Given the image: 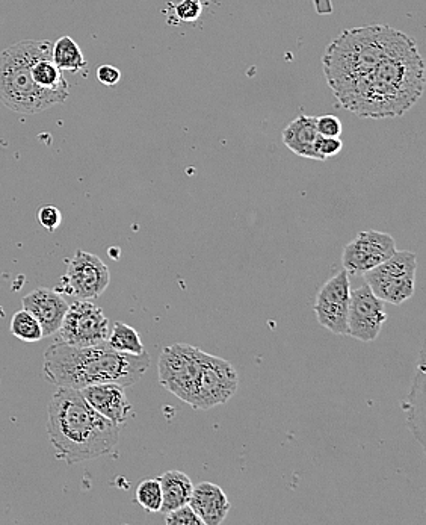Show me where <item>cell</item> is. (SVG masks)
I'll return each instance as SVG.
<instances>
[{"mask_svg":"<svg viewBox=\"0 0 426 525\" xmlns=\"http://www.w3.org/2000/svg\"><path fill=\"white\" fill-rule=\"evenodd\" d=\"M425 90V63L417 46L387 58L362 78L333 91L346 111L366 119L401 117Z\"/></svg>","mask_w":426,"mask_h":525,"instance_id":"6da1fadb","label":"cell"},{"mask_svg":"<svg viewBox=\"0 0 426 525\" xmlns=\"http://www.w3.org/2000/svg\"><path fill=\"white\" fill-rule=\"evenodd\" d=\"M46 429L56 457L68 465L106 456L120 439V426L94 411L79 389L62 386L50 400Z\"/></svg>","mask_w":426,"mask_h":525,"instance_id":"7a4b0ae2","label":"cell"},{"mask_svg":"<svg viewBox=\"0 0 426 525\" xmlns=\"http://www.w3.org/2000/svg\"><path fill=\"white\" fill-rule=\"evenodd\" d=\"M149 367V353L127 355L109 347L108 342L88 347L55 342L47 348L43 361L47 382L79 391L99 383L129 388L141 380Z\"/></svg>","mask_w":426,"mask_h":525,"instance_id":"3957f363","label":"cell"},{"mask_svg":"<svg viewBox=\"0 0 426 525\" xmlns=\"http://www.w3.org/2000/svg\"><path fill=\"white\" fill-rule=\"evenodd\" d=\"M417 46L413 38L386 25H369L340 32L325 49L322 66L331 91L362 78L387 58Z\"/></svg>","mask_w":426,"mask_h":525,"instance_id":"277c9868","label":"cell"},{"mask_svg":"<svg viewBox=\"0 0 426 525\" xmlns=\"http://www.w3.org/2000/svg\"><path fill=\"white\" fill-rule=\"evenodd\" d=\"M44 43L19 41L0 52V102L17 114H40L67 100L68 94L43 90L32 79V61Z\"/></svg>","mask_w":426,"mask_h":525,"instance_id":"5b68a950","label":"cell"},{"mask_svg":"<svg viewBox=\"0 0 426 525\" xmlns=\"http://www.w3.org/2000/svg\"><path fill=\"white\" fill-rule=\"evenodd\" d=\"M417 259L413 252H398L383 264L369 270L365 276L372 293L384 303L399 306L414 296Z\"/></svg>","mask_w":426,"mask_h":525,"instance_id":"8992f818","label":"cell"},{"mask_svg":"<svg viewBox=\"0 0 426 525\" xmlns=\"http://www.w3.org/2000/svg\"><path fill=\"white\" fill-rule=\"evenodd\" d=\"M201 356L200 348L177 342L162 348L159 358V383L191 407L200 376Z\"/></svg>","mask_w":426,"mask_h":525,"instance_id":"52a82bcc","label":"cell"},{"mask_svg":"<svg viewBox=\"0 0 426 525\" xmlns=\"http://www.w3.org/2000/svg\"><path fill=\"white\" fill-rule=\"evenodd\" d=\"M109 282L111 273L105 262L93 253L78 250L68 259L67 271L55 291L78 300H94L105 293Z\"/></svg>","mask_w":426,"mask_h":525,"instance_id":"ba28073f","label":"cell"},{"mask_svg":"<svg viewBox=\"0 0 426 525\" xmlns=\"http://www.w3.org/2000/svg\"><path fill=\"white\" fill-rule=\"evenodd\" d=\"M238 385V373L230 362L203 352L192 409L207 411L226 404L238 391Z\"/></svg>","mask_w":426,"mask_h":525,"instance_id":"9c48e42d","label":"cell"},{"mask_svg":"<svg viewBox=\"0 0 426 525\" xmlns=\"http://www.w3.org/2000/svg\"><path fill=\"white\" fill-rule=\"evenodd\" d=\"M109 330V320L99 306L90 300H78L68 305L58 332L61 342L88 347L106 342Z\"/></svg>","mask_w":426,"mask_h":525,"instance_id":"30bf717a","label":"cell"},{"mask_svg":"<svg viewBox=\"0 0 426 525\" xmlns=\"http://www.w3.org/2000/svg\"><path fill=\"white\" fill-rule=\"evenodd\" d=\"M351 280L348 271H339L318 291L315 303L316 320L334 335H348V312L351 302Z\"/></svg>","mask_w":426,"mask_h":525,"instance_id":"8fae6325","label":"cell"},{"mask_svg":"<svg viewBox=\"0 0 426 525\" xmlns=\"http://www.w3.org/2000/svg\"><path fill=\"white\" fill-rule=\"evenodd\" d=\"M387 320L386 303L378 299L368 283L351 291L348 312V335L362 342H372L380 336Z\"/></svg>","mask_w":426,"mask_h":525,"instance_id":"7c38bea8","label":"cell"},{"mask_svg":"<svg viewBox=\"0 0 426 525\" xmlns=\"http://www.w3.org/2000/svg\"><path fill=\"white\" fill-rule=\"evenodd\" d=\"M396 252L390 233L366 230L360 232L343 250L342 264L348 274H365L383 264Z\"/></svg>","mask_w":426,"mask_h":525,"instance_id":"4fadbf2b","label":"cell"},{"mask_svg":"<svg viewBox=\"0 0 426 525\" xmlns=\"http://www.w3.org/2000/svg\"><path fill=\"white\" fill-rule=\"evenodd\" d=\"M81 394L90 403L94 411L117 426H123L132 414V404L127 400L126 392L117 383H99L81 389Z\"/></svg>","mask_w":426,"mask_h":525,"instance_id":"5bb4252c","label":"cell"},{"mask_svg":"<svg viewBox=\"0 0 426 525\" xmlns=\"http://www.w3.org/2000/svg\"><path fill=\"white\" fill-rule=\"evenodd\" d=\"M22 306L40 323L44 336H52L58 332L68 309V303L62 294L49 288L34 289L23 297Z\"/></svg>","mask_w":426,"mask_h":525,"instance_id":"9a60e30c","label":"cell"},{"mask_svg":"<svg viewBox=\"0 0 426 525\" xmlns=\"http://www.w3.org/2000/svg\"><path fill=\"white\" fill-rule=\"evenodd\" d=\"M189 506L197 513L203 525L223 524L232 509L226 492L220 486L209 482L194 486Z\"/></svg>","mask_w":426,"mask_h":525,"instance_id":"2e32d148","label":"cell"},{"mask_svg":"<svg viewBox=\"0 0 426 525\" xmlns=\"http://www.w3.org/2000/svg\"><path fill=\"white\" fill-rule=\"evenodd\" d=\"M318 137L316 117H310L306 114L298 115L297 119L289 123L281 134L283 143L291 152L301 156V158L313 159V161H321L315 150Z\"/></svg>","mask_w":426,"mask_h":525,"instance_id":"e0dca14e","label":"cell"},{"mask_svg":"<svg viewBox=\"0 0 426 525\" xmlns=\"http://www.w3.org/2000/svg\"><path fill=\"white\" fill-rule=\"evenodd\" d=\"M52 46L53 44L46 40L38 55L35 56L31 66L32 79L43 90L70 94V91H68L70 87H68V82L65 81L64 73L53 61Z\"/></svg>","mask_w":426,"mask_h":525,"instance_id":"ac0fdd59","label":"cell"},{"mask_svg":"<svg viewBox=\"0 0 426 525\" xmlns=\"http://www.w3.org/2000/svg\"><path fill=\"white\" fill-rule=\"evenodd\" d=\"M425 355L420 353L419 364H417L416 377H414L413 388L410 398L405 403L404 409L408 415V426L416 436L420 445H425L423 427H425Z\"/></svg>","mask_w":426,"mask_h":525,"instance_id":"d6986e66","label":"cell"},{"mask_svg":"<svg viewBox=\"0 0 426 525\" xmlns=\"http://www.w3.org/2000/svg\"><path fill=\"white\" fill-rule=\"evenodd\" d=\"M159 482H161L162 489L161 513L167 515V513L189 504L194 485L185 473L167 471L159 477Z\"/></svg>","mask_w":426,"mask_h":525,"instance_id":"ffe728a7","label":"cell"},{"mask_svg":"<svg viewBox=\"0 0 426 525\" xmlns=\"http://www.w3.org/2000/svg\"><path fill=\"white\" fill-rule=\"evenodd\" d=\"M52 58L62 72H81L87 67L81 47L71 37H61L52 46Z\"/></svg>","mask_w":426,"mask_h":525,"instance_id":"44dd1931","label":"cell"},{"mask_svg":"<svg viewBox=\"0 0 426 525\" xmlns=\"http://www.w3.org/2000/svg\"><path fill=\"white\" fill-rule=\"evenodd\" d=\"M109 347L114 348L117 352L127 353V355H142L146 353V348L139 338L138 332L133 327L115 321L112 330H109L108 339Z\"/></svg>","mask_w":426,"mask_h":525,"instance_id":"7402d4cb","label":"cell"},{"mask_svg":"<svg viewBox=\"0 0 426 525\" xmlns=\"http://www.w3.org/2000/svg\"><path fill=\"white\" fill-rule=\"evenodd\" d=\"M11 333L20 341L34 344L44 338L40 323L35 320L34 315L29 314L26 309L16 312L10 326Z\"/></svg>","mask_w":426,"mask_h":525,"instance_id":"603a6c76","label":"cell"},{"mask_svg":"<svg viewBox=\"0 0 426 525\" xmlns=\"http://www.w3.org/2000/svg\"><path fill=\"white\" fill-rule=\"evenodd\" d=\"M136 501L146 512H161L162 489L159 479L142 480L136 488Z\"/></svg>","mask_w":426,"mask_h":525,"instance_id":"cb8c5ba5","label":"cell"},{"mask_svg":"<svg viewBox=\"0 0 426 525\" xmlns=\"http://www.w3.org/2000/svg\"><path fill=\"white\" fill-rule=\"evenodd\" d=\"M203 13V2L201 0H182L174 7V14L180 22H197Z\"/></svg>","mask_w":426,"mask_h":525,"instance_id":"d4e9b609","label":"cell"},{"mask_svg":"<svg viewBox=\"0 0 426 525\" xmlns=\"http://www.w3.org/2000/svg\"><path fill=\"white\" fill-rule=\"evenodd\" d=\"M165 524L168 525H203L197 513L189 504L173 510L165 515Z\"/></svg>","mask_w":426,"mask_h":525,"instance_id":"484cf974","label":"cell"},{"mask_svg":"<svg viewBox=\"0 0 426 525\" xmlns=\"http://www.w3.org/2000/svg\"><path fill=\"white\" fill-rule=\"evenodd\" d=\"M316 129L321 137L339 138L342 135V122L334 115L316 117Z\"/></svg>","mask_w":426,"mask_h":525,"instance_id":"4316f807","label":"cell"},{"mask_svg":"<svg viewBox=\"0 0 426 525\" xmlns=\"http://www.w3.org/2000/svg\"><path fill=\"white\" fill-rule=\"evenodd\" d=\"M342 149L343 143L339 138L321 137L319 135L318 140H316L315 150L321 161L339 155Z\"/></svg>","mask_w":426,"mask_h":525,"instance_id":"83f0119b","label":"cell"},{"mask_svg":"<svg viewBox=\"0 0 426 525\" xmlns=\"http://www.w3.org/2000/svg\"><path fill=\"white\" fill-rule=\"evenodd\" d=\"M38 221L44 229L49 232H55L59 226H61L62 215L56 206L44 205L38 209Z\"/></svg>","mask_w":426,"mask_h":525,"instance_id":"f1b7e54d","label":"cell"},{"mask_svg":"<svg viewBox=\"0 0 426 525\" xmlns=\"http://www.w3.org/2000/svg\"><path fill=\"white\" fill-rule=\"evenodd\" d=\"M97 79H99L100 84L106 85V87H114L120 82L121 72L117 67L105 64V66H100L97 69Z\"/></svg>","mask_w":426,"mask_h":525,"instance_id":"f546056e","label":"cell"}]
</instances>
